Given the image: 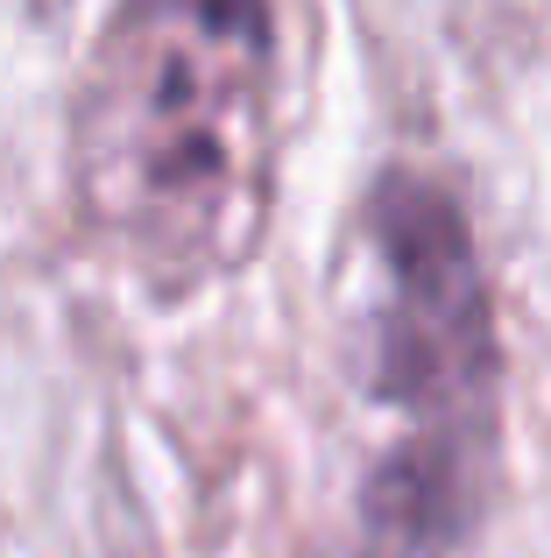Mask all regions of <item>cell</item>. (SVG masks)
I'll return each instance as SVG.
<instances>
[{
    "label": "cell",
    "instance_id": "1",
    "mask_svg": "<svg viewBox=\"0 0 551 558\" xmlns=\"http://www.w3.org/2000/svg\"><path fill=\"white\" fill-rule=\"evenodd\" d=\"M269 0H113L71 107L78 205L142 276L198 283L262 233Z\"/></svg>",
    "mask_w": 551,
    "mask_h": 558
},
{
    "label": "cell",
    "instance_id": "2",
    "mask_svg": "<svg viewBox=\"0 0 551 558\" xmlns=\"http://www.w3.org/2000/svg\"><path fill=\"white\" fill-rule=\"evenodd\" d=\"M375 247V403L396 446L375 460L360 523L453 551L481 517L502 438V340L481 247L453 184L389 170L368 198Z\"/></svg>",
    "mask_w": 551,
    "mask_h": 558
},
{
    "label": "cell",
    "instance_id": "3",
    "mask_svg": "<svg viewBox=\"0 0 551 558\" xmlns=\"http://www.w3.org/2000/svg\"><path fill=\"white\" fill-rule=\"evenodd\" d=\"M354 558H445L439 545H417V537H396V531H360V551Z\"/></svg>",
    "mask_w": 551,
    "mask_h": 558
}]
</instances>
